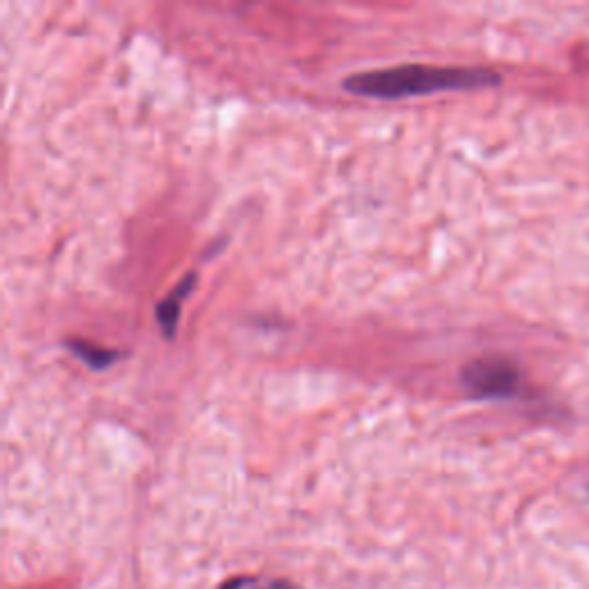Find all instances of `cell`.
I'll use <instances>...</instances> for the list:
<instances>
[{
	"label": "cell",
	"mask_w": 589,
	"mask_h": 589,
	"mask_svg": "<svg viewBox=\"0 0 589 589\" xmlns=\"http://www.w3.org/2000/svg\"><path fill=\"white\" fill-rule=\"evenodd\" d=\"M499 83L490 70L477 68H431V65H403L392 70L362 72L343 81L348 93L371 100H403L417 95H433L442 91H469Z\"/></svg>",
	"instance_id": "6da1fadb"
},
{
	"label": "cell",
	"mask_w": 589,
	"mask_h": 589,
	"mask_svg": "<svg viewBox=\"0 0 589 589\" xmlns=\"http://www.w3.org/2000/svg\"><path fill=\"white\" fill-rule=\"evenodd\" d=\"M65 345L74 352V355L85 362L91 369H106L108 364H113L115 360L123 358V352H113V350H106V348H100V345H93L91 341H81V339H70L65 341Z\"/></svg>",
	"instance_id": "277c9868"
},
{
	"label": "cell",
	"mask_w": 589,
	"mask_h": 589,
	"mask_svg": "<svg viewBox=\"0 0 589 589\" xmlns=\"http://www.w3.org/2000/svg\"><path fill=\"white\" fill-rule=\"evenodd\" d=\"M196 286V275H187L178 288H175L170 294H166V300L159 302L157 307V320L164 330V337H173L175 326H178V318H180V304L183 300L189 294V290Z\"/></svg>",
	"instance_id": "3957f363"
},
{
	"label": "cell",
	"mask_w": 589,
	"mask_h": 589,
	"mask_svg": "<svg viewBox=\"0 0 589 589\" xmlns=\"http://www.w3.org/2000/svg\"><path fill=\"white\" fill-rule=\"evenodd\" d=\"M260 589H298V587L290 585L288 580H275V582H268V585L260 587Z\"/></svg>",
	"instance_id": "5b68a950"
},
{
	"label": "cell",
	"mask_w": 589,
	"mask_h": 589,
	"mask_svg": "<svg viewBox=\"0 0 589 589\" xmlns=\"http://www.w3.org/2000/svg\"><path fill=\"white\" fill-rule=\"evenodd\" d=\"M461 382L477 399H507L518 392L520 373L503 358H484L465 366Z\"/></svg>",
	"instance_id": "7a4b0ae2"
}]
</instances>
